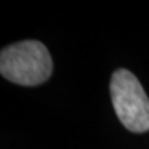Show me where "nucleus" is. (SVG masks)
Returning a JSON list of instances; mask_svg holds the SVG:
<instances>
[{"label": "nucleus", "instance_id": "1", "mask_svg": "<svg viewBox=\"0 0 149 149\" xmlns=\"http://www.w3.org/2000/svg\"><path fill=\"white\" fill-rule=\"evenodd\" d=\"M0 73L15 84L39 86L53 73V59L43 43L24 40L1 50Z\"/></svg>", "mask_w": 149, "mask_h": 149}, {"label": "nucleus", "instance_id": "2", "mask_svg": "<svg viewBox=\"0 0 149 149\" xmlns=\"http://www.w3.org/2000/svg\"><path fill=\"white\" fill-rule=\"evenodd\" d=\"M113 109L124 127L133 133L149 130V98L138 79L127 69L113 72L109 84Z\"/></svg>", "mask_w": 149, "mask_h": 149}]
</instances>
